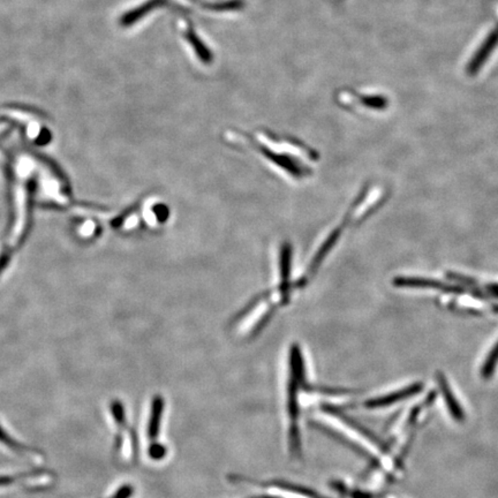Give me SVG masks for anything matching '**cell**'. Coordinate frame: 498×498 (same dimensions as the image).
Segmentation results:
<instances>
[{
    "label": "cell",
    "mask_w": 498,
    "mask_h": 498,
    "mask_svg": "<svg viewBox=\"0 0 498 498\" xmlns=\"http://www.w3.org/2000/svg\"><path fill=\"white\" fill-rule=\"evenodd\" d=\"M245 141L269 166L291 182H305L314 173L316 153L302 143L275 138L269 133H258L253 140Z\"/></svg>",
    "instance_id": "cell-1"
},
{
    "label": "cell",
    "mask_w": 498,
    "mask_h": 498,
    "mask_svg": "<svg viewBox=\"0 0 498 498\" xmlns=\"http://www.w3.org/2000/svg\"><path fill=\"white\" fill-rule=\"evenodd\" d=\"M498 43V28L495 29L493 33L487 37V40H484L482 47L479 49V51L475 53L472 62H469V73L475 74L477 71L482 67L484 62L487 60L488 57L490 55L491 52L494 51L495 47Z\"/></svg>",
    "instance_id": "cell-2"
},
{
    "label": "cell",
    "mask_w": 498,
    "mask_h": 498,
    "mask_svg": "<svg viewBox=\"0 0 498 498\" xmlns=\"http://www.w3.org/2000/svg\"><path fill=\"white\" fill-rule=\"evenodd\" d=\"M420 390H421V386L414 384V386H408L406 389L400 390L398 393H390L388 396L381 397L378 399L367 401L366 405H367V408H386L388 405L393 404L396 401H400V400L405 399L408 397L413 396L415 393H419Z\"/></svg>",
    "instance_id": "cell-3"
},
{
    "label": "cell",
    "mask_w": 498,
    "mask_h": 498,
    "mask_svg": "<svg viewBox=\"0 0 498 498\" xmlns=\"http://www.w3.org/2000/svg\"><path fill=\"white\" fill-rule=\"evenodd\" d=\"M438 383H440V389H442V393H443L449 411H450L452 416L456 420L462 421V420H464V412H462V408L459 406L458 401L456 400L455 396H453V393H452L451 389H450V386H449L447 381H445V377L442 376V375L438 376Z\"/></svg>",
    "instance_id": "cell-4"
},
{
    "label": "cell",
    "mask_w": 498,
    "mask_h": 498,
    "mask_svg": "<svg viewBox=\"0 0 498 498\" xmlns=\"http://www.w3.org/2000/svg\"><path fill=\"white\" fill-rule=\"evenodd\" d=\"M163 400L160 397H156L153 403V411H151V418H150L149 425V437L151 440L158 436V430H160V419H162V412H163Z\"/></svg>",
    "instance_id": "cell-5"
},
{
    "label": "cell",
    "mask_w": 498,
    "mask_h": 498,
    "mask_svg": "<svg viewBox=\"0 0 498 498\" xmlns=\"http://www.w3.org/2000/svg\"><path fill=\"white\" fill-rule=\"evenodd\" d=\"M497 362L498 344L495 346L494 349H493V352L490 353V356L488 357L487 361H486V364H484V371H482V374H484V377H490L493 373H494L495 367H496Z\"/></svg>",
    "instance_id": "cell-6"
},
{
    "label": "cell",
    "mask_w": 498,
    "mask_h": 498,
    "mask_svg": "<svg viewBox=\"0 0 498 498\" xmlns=\"http://www.w3.org/2000/svg\"><path fill=\"white\" fill-rule=\"evenodd\" d=\"M164 455H165V450H164V447H160V445L155 444V445L150 447V456H151L153 459L162 458Z\"/></svg>",
    "instance_id": "cell-7"
}]
</instances>
